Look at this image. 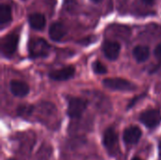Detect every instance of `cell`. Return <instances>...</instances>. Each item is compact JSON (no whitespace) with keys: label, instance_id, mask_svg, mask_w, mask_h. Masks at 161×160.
Segmentation results:
<instances>
[{"label":"cell","instance_id":"cell-1","mask_svg":"<svg viewBox=\"0 0 161 160\" xmlns=\"http://www.w3.org/2000/svg\"><path fill=\"white\" fill-rule=\"evenodd\" d=\"M103 144L107 152L111 156H115L119 152V138L115 129L112 127L108 128L103 136Z\"/></svg>","mask_w":161,"mask_h":160},{"label":"cell","instance_id":"cell-2","mask_svg":"<svg viewBox=\"0 0 161 160\" xmlns=\"http://www.w3.org/2000/svg\"><path fill=\"white\" fill-rule=\"evenodd\" d=\"M29 56L32 58H45L50 52V45L42 39H33L29 42Z\"/></svg>","mask_w":161,"mask_h":160},{"label":"cell","instance_id":"cell-3","mask_svg":"<svg viewBox=\"0 0 161 160\" xmlns=\"http://www.w3.org/2000/svg\"><path fill=\"white\" fill-rule=\"evenodd\" d=\"M87 101L77 97H72L68 101L67 115L72 119H77L82 116L87 108Z\"/></svg>","mask_w":161,"mask_h":160},{"label":"cell","instance_id":"cell-4","mask_svg":"<svg viewBox=\"0 0 161 160\" xmlns=\"http://www.w3.org/2000/svg\"><path fill=\"white\" fill-rule=\"evenodd\" d=\"M103 85L110 90L114 91H134L137 89V86H135L132 82L123 79V78H106L103 80Z\"/></svg>","mask_w":161,"mask_h":160},{"label":"cell","instance_id":"cell-5","mask_svg":"<svg viewBox=\"0 0 161 160\" xmlns=\"http://www.w3.org/2000/svg\"><path fill=\"white\" fill-rule=\"evenodd\" d=\"M140 121L148 128L157 127L161 122V113L158 109H148L140 115Z\"/></svg>","mask_w":161,"mask_h":160},{"label":"cell","instance_id":"cell-6","mask_svg":"<svg viewBox=\"0 0 161 160\" xmlns=\"http://www.w3.org/2000/svg\"><path fill=\"white\" fill-rule=\"evenodd\" d=\"M19 36L16 33H11L3 38L1 41V52L5 57H10L17 49Z\"/></svg>","mask_w":161,"mask_h":160},{"label":"cell","instance_id":"cell-7","mask_svg":"<svg viewBox=\"0 0 161 160\" xmlns=\"http://www.w3.org/2000/svg\"><path fill=\"white\" fill-rule=\"evenodd\" d=\"M142 130L140 127L132 125L127 127L123 134V141L126 145H134L139 142L142 138Z\"/></svg>","mask_w":161,"mask_h":160},{"label":"cell","instance_id":"cell-8","mask_svg":"<svg viewBox=\"0 0 161 160\" xmlns=\"http://www.w3.org/2000/svg\"><path fill=\"white\" fill-rule=\"evenodd\" d=\"M75 70L73 66H66L49 73V77L55 81H65L75 75Z\"/></svg>","mask_w":161,"mask_h":160},{"label":"cell","instance_id":"cell-9","mask_svg":"<svg viewBox=\"0 0 161 160\" xmlns=\"http://www.w3.org/2000/svg\"><path fill=\"white\" fill-rule=\"evenodd\" d=\"M103 52L107 58L109 60H115L118 58L121 52V45L114 41H107L103 44Z\"/></svg>","mask_w":161,"mask_h":160},{"label":"cell","instance_id":"cell-10","mask_svg":"<svg viewBox=\"0 0 161 160\" xmlns=\"http://www.w3.org/2000/svg\"><path fill=\"white\" fill-rule=\"evenodd\" d=\"M9 90L16 97H25L29 93V87L25 82L19 80H12L9 83Z\"/></svg>","mask_w":161,"mask_h":160},{"label":"cell","instance_id":"cell-11","mask_svg":"<svg viewBox=\"0 0 161 160\" xmlns=\"http://www.w3.org/2000/svg\"><path fill=\"white\" fill-rule=\"evenodd\" d=\"M66 34V28L60 22H54L49 27V36L53 41H59Z\"/></svg>","mask_w":161,"mask_h":160},{"label":"cell","instance_id":"cell-12","mask_svg":"<svg viewBox=\"0 0 161 160\" xmlns=\"http://www.w3.org/2000/svg\"><path fill=\"white\" fill-rule=\"evenodd\" d=\"M28 22H29L30 26L36 30H42L46 25L45 16L39 12L30 14L28 17Z\"/></svg>","mask_w":161,"mask_h":160},{"label":"cell","instance_id":"cell-13","mask_svg":"<svg viewBox=\"0 0 161 160\" xmlns=\"http://www.w3.org/2000/svg\"><path fill=\"white\" fill-rule=\"evenodd\" d=\"M133 56L138 62H144L150 57V50L147 46L138 45L133 49Z\"/></svg>","mask_w":161,"mask_h":160},{"label":"cell","instance_id":"cell-14","mask_svg":"<svg viewBox=\"0 0 161 160\" xmlns=\"http://www.w3.org/2000/svg\"><path fill=\"white\" fill-rule=\"evenodd\" d=\"M12 19L11 8L8 5L3 4L0 7V24L2 26L10 23Z\"/></svg>","mask_w":161,"mask_h":160},{"label":"cell","instance_id":"cell-15","mask_svg":"<svg viewBox=\"0 0 161 160\" xmlns=\"http://www.w3.org/2000/svg\"><path fill=\"white\" fill-rule=\"evenodd\" d=\"M33 107L30 105H22L17 108V114L19 116H29L31 115L32 111H33Z\"/></svg>","mask_w":161,"mask_h":160},{"label":"cell","instance_id":"cell-16","mask_svg":"<svg viewBox=\"0 0 161 160\" xmlns=\"http://www.w3.org/2000/svg\"><path fill=\"white\" fill-rule=\"evenodd\" d=\"M92 66L93 72H94L95 74H107V72H108L107 67H106L102 62H100L99 60L94 61V62L92 63Z\"/></svg>","mask_w":161,"mask_h":160},{"label":"cell","instance_id":"cell-17","mask_svg":"<svg viewBox=\"0 0 161 160\" xmlns=\"http://www.w3.org/2000/svg\"><path fill=\"white\" fill-rule=\"evenodd\" d=\"M155 56L161 60V43H159L155 49Z\"/></svg>","mask_w":161,"mask_h":160},{"label":"cell","instance_id":"cell-18","mask_svg":"<svg viewBox=\"0 0 161 160\" xmlns=\"http://www.w3.org/2000/svg\"><path fill=\"white\" fill-rule=\"evenodd\" d=\"M144 4H146V5H152V4H154V2H155V0H142Z\"/></svg>","mask_w":161,"mask_h":160},{"label":"cell","instance_id":"cell-19","mask_svg":"<svg viewBox=\"0 0 161 160\" xmlns=\"http://www.w3.org/2000/svg\"><path fill=\"white\" fill-rule=\"evenodd\" d=\"M118 1L121 3V5H125V3H126L128 0H118Z\"/></svg>","mask_w":161,"mask_h":160},{"label":"cell","instance_id":"cell-20","mask_svg":"<svg viewBox=\"0 0 161 160\" xmlns=\"http://www.w3.org/2000/svg\"><path fill=\"white\" fill-rule=\"evenodd\" d=\"M91 1H92V2L95 3V4H98V3H101L103 0H91Z\"/></svg>","mask_w":161,"mask_h":160},{"label":"cell","instance_id":"cell-21","mask_svg":"<svg viewBox=\"0 0 161 160\" xmlns=\"http://www.w3.org/2000/svg\"><path fill=\"white\" fill-rule=\"evenodd\" d=\"M158 150H159V157H160L161 158V142L159 143V148H158Z\"/></svg>","mask_w":161,"mask_h":160},{"label":"cell","instance_id":"cell-22","mask_svg":"<svg viewBox=\"0 0 161 160\" xmlns=\"http://www.w3.org/2000/svg\"><path fill=\"white\" fill-rule=\"evenodd\" d=\"M132 160H143V159H142V158H140V157H135L134 158H132Z\"/></svg>","mask_w":161,"mask_h":160}]
</instances>
